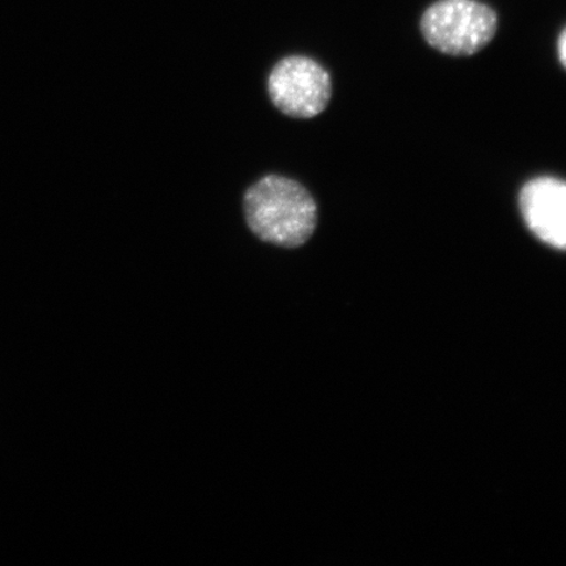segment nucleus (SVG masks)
I'll use <instances>...</instances> for the list:
<instances>
[{
    "label": "nucleus",
    "instance_id": "nucleus-1",
    "mask_svg": "<svg viewBox=\"0 0 566 566\" xmlns=\"http://www.w3.org/2000/svg\"><path fill=\"white\" fill-rule=\"evenodd\" d=\"M244 214L254 235L283 248L308 242L317 226L314 197L301 182L279 175H268L247 190Z\"/></svg>",
    "mask_w": 566,
    "mask_h": 566
},
{
    "label": "nucleus",
    "instance_id": "nucleus-2",
    "mask_svg": "<svg viewBox=\"0 0 566 566\" xmlns=\"http://www.w3.org/2000/svg\"><path fill=\"white\" fill-rule=\"evenodd\" d=\"M497 27V13L478 0H438L421 19V32L428 44L454 56L483 51Z\"/></svg>",
    "mask_w": 566,
    "mask_h": 566
},
{
    "label": "nucleus",
    "instance_id": "nucleus-3",
    "mask_svg": "<svg viewBox=\"0 0 566 566\" xmlns=\"http://www.w3.org/2000/svg\"><path fill=\"white\" fill-rule=\"evenodd\" d=\"M268 92L283 115L307 119L321 115L332 97L328 71L303 55L281 60L268 77Z\"/></svg>",
    "mask_w": 566,
    "mask_h": 566
},
{
    "label": "nucleus",
    "instance_id": "nucleus-4",
    "mask_svg": "<svg viewBox=\"0 0 566 566\" xmlns=\"http://www.w3.org/2000/svg\"><path fill=\"white\" fill-rule=\"evenodd\" d=\"M523 219L531 232L556 250L566 251V181L537 177L520 196Z\"/></svg>",
    "mask_w": 566,
    "mask_h": 566
},
{
    "label": "nucleus",
    "instance_id": "nucleus-5",
    "mask_svg": "<svg viewBox=\"0 0 566 566\" xmlns=\"http://www.w3.org/2000/svg\"><path fill=\"white\" fill-rule=\"evenodd\" d=\"M558 59H560L562 65L566 69V28L558 38L557 42Z\"/></svg>",
    "mask_w": 566,
    "mask_h": 566
}]
</instances>
